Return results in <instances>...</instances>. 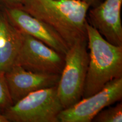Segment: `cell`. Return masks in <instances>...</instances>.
Wrapping results in <instances>:
<instances>
[{
  "mask_svg": "<svg viewBox=\"0 0 122 122\" xmlns=\"http://www.w3.org/2000/svg\"><path fill=\"white\" fill-rule=\"evenodd\" d=\"M23 10L53 29L70 47L87 40L90 7L79 0H24Z\"/></svg>",
  "mask_w": 122,
  "mask_h": 122,
  "instance_id": "cell-1",
  "label": "cell"
},
{
  "mask_svg": "<svg viewBox=\"0 0 122 122\" xmlns=\"http://www.w3.org/2000/svg\"><path fill=\"white\" fill-rule=\"evenodd\" d=\"M86 32L89 62L82 98L97 93L114 79L122 77V46L110 43L88 23Z\"/></svg>",
  "mask_w": 122,
  "mask_h": 122,
  "instance_id": "cell-2",
  "label": "cell"
},
{
  "mask_svg": "<svg viewBox=\"0 0 122 122\" xmlns=\"http://www.w3.org/2000/svg\"><path fill=\"white\" fill-rule=\"evenodd\" d=\"M88 62L87 40L76 42L65 54V64L57 85L58 96L63 109L82 98Z\"/></svg>",
  "mask_w": 122,
  "mask_h": 122,
  "instance_id": "cell-3",
  "label": "cell"
},
{
  "mask_svg": "<svg viewBox=\"0 0 122 122\" xmlns=\"http://www.w3.org/2000/svg\"><path fill=\"white\" fill-rule=\"evenodd\" d=\"M63 109L55 86L30 93L2 115L8 122H59L58 117Z\"/></svg>",
  "mask_w": 122,
  "mask_h": 122,
  "instance_id": "cell-4",
  "label": "cell"
},
{
  "mask_svg": "<svg viewBox=\"0 0 122 122\" xmlns=\"http://www.w3.org/2000/svg\"><path fill=\"white\" fill-rule=\"evenodd\" d=\"M122 99V77L107 83L101 91L83 98L59 114V122H91L96 115L106 107Z\"/></svg>",
  "mask_w": 122,
  "mask_h": 122,
  "instance_id": "cell-5",
  "label": "cell"
},
{
  "mask_svg": "<svg viewBox=\"0 0 122 122\" xmlns=\"http://www.w3.org/2000/svg\"><path fill=\"white\" fill-rule=\"evenodd\" d=\"M23 34L22 44L14 65L33 72L61 75L65 55L30 35Z\"/></svg>",
  "mask_w": 122,
  "mask_h": 122,
  "instance_id": "cell-6",
  "label": "cell"
},
{
  "mask_svg": "<svg viewBox=\"0 0 122 122\" xmlns=\"http://www.w3.org/2000/svg\"><path fill=\"white\" fill-rule=\"evenodd\" d=\"M11 23L21 32L32 36L65 55L70 47L58 33L40 20L21 8L2 7Z\"/></svg>",
  "mask_w": 122,
  "mask_h": 122,
  "instance_id": "cell-7",
  "label": "cell"
},
{
  "mask_svg": "<svg viewBox=\"0 0 122 122\" xmlns=\"http://www.w3.org/2000/svg\"><path fill=\"white\" fill-rule=\"evenodd\" d=\"M122 0H103L89 10L88 23L110 43L122 46Z\"/></svg>",
  "mask_w": 122,
  "mask_h": 122,
  "instance_id": "cell-8",
  "label": "cell"
},
{
  "mask_svg": "<svg viewBox=\"0 0 122 122\" xmlns=\"http://www.w3.org/2000/svg\"><path fill=\"white\" fill-rule=\"evenodd\" d=\"M13 104L33 92L57 86L60 75L36 73L13 66L5 72Z\"/></svg>",
  "mask_w": 122,
  "mask_h": 122,
  "instance_id": "cell-9",
  "label": "cell"
},
{
  "mask_svg": "<svg viewBox=\"0 0 122 122\" xmlns=\"http://www.w3.org/2000/svg\"><path fill=\"white\" fill-rule=\"evenodd\" d=\"M23 34L0 10V70L6 72L14 65L22 46Z\"/></svg>",
  "mask_w": 122,
  "mask_h": 122,
  "instance_id": "cell-10",
  "label": "cell"
},
{
  "mask_svg": "<svg viewBox=\"0 0 122 122\" xmlns=\"http://www.w3.org/2000/svg\"><path fill=\"white\" fill-rule=\"evenodd\" d=\"M92 121L96 122H122V103L119 102L113 106H107L102 110Z\"/></svg>",
  "mask_w": 122,
  "mask_h": 122,
  "instance_id": "cell-11",
  "label": "cell"
},
{
  "mask_svg": "<svg viewBox=\"0 0 122 122\" xmlns=\"http://www.w3.org/2000/svg\"><path fill=\"white\" fill-rule=\"evenodd\" d=\"M5 72L0 70V113L2 114L13 105Z\"/></svg>",
  "mask_w": 122,
  "mask_h": 122,
  "instance_id": "cell-12",
  "label": "cell"
},
{
  "mask_svg": "<svg viewBox=\"0 0 122 122\" xmlns=\"http://www.w3.org/2000/svg\"><path fill=\"white\" fill-rule=\"evenodd\" d=\"M24 0H0L2 7H18L22 8Z\"/></svg>",
  "mask_w": 122,
  "mask_h": 122,
  "instance_id": "cell-13",
  "label": "cell"
},
{
  "mask_svg": "<svg viewBox=\"0 0 122 122\" xmlns=\"http://www.w3.org/2000/svg\"><path fill=\"white\" fill-rule=\"evenodd\" d=\"M81 2L86 3L90 7V8H93L98 6L100 3H101L103 0H79Z\"/></svg>",
  "mask_w": 122,
  "mask_h": 122,
  "instance_id": "cell-14",
  "label": "cell"
},
{
  "mask_svg": "<svg viewBox=\"0 0 122 122\" xmlns=\"http://www.w3.org/2000/svg\"><path fill=\"white\" fill-rule=\"evenodd\" d=\"M0 122H8L5 117L1 113H0Z\"/></svg>",
  "mask_w": 122,
  "mask_h": 122,
  "instance_id": "cell-15",
  "label": "cell"
},
{
  "mask_svg": "<svg viewBox=\"0 0 122 122\" xmlns=\"http://www.w3.org/2000/svg\"><path fill=\"white\" fill-rule=\"evenodd\" d=\"M1 9H2V6H1V5H0V10H1Z\"/></svg>",
  "mask_w": 122,
  "mask_h": 122,
  "instance_id": "cell-16",
  "label": "cell"
}]
</instances>
